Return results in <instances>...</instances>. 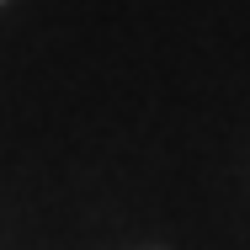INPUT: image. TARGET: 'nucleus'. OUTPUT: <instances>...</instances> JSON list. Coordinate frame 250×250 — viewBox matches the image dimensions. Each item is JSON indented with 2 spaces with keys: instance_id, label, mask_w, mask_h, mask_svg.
I'll list each match as a JSON object with an SVG mask.
<instances>
[]
</instances>
